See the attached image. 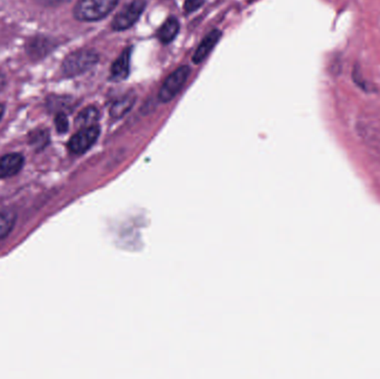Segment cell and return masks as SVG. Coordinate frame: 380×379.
I'll return each instance as SVG.
<instances>
[{
	"label": "cell",
	"instance_id": "1",
	"mask_svg": "<svg viewBox=\"0 0 380 379\" xmlns=\"http://www.w3.org/2000/svg\"><path fill=\"white\" fill-rule=\"evenodd\" d=\"M120 0H78L74 8L77 21H97L110 15Z\"/></svg>",
	"mask_w": 380,
	"mask_h": 379
},
{
	"label": "cell",
	"instance_id": "2",
	"mask_svg": "<svg viewBox=\"0 0 380 379\" xmlns=\"http://www.w3.org/2000/svg\"><path fill=\"white\" fill-rule=\"evenodd\" d=\"M98 61V53L89 49H80L70 53L63 61V71L68 77L78 76L93 68Z\"/></svg>",
	"mask_w": 380,
	"mask_h": 379
},
{
	"label": "cell",
	"instance_id": "3",
	"mask_svg": "<svg viewBox=\"0 0 380 379\" xmlns=\"http://www.w3.org/2000/svg\"><path fill=\"white\" fill-rule=\"evenodd\" d=\"M190 75V68L188 66L179 67L176 69L168 78L164 81L162 88L159 90V100L162 103H168L171 99L175 98L179 93L180 89L183 88L186 84L188 77Z\"/></svg>",
	"mask_w": 380,
	"mask_h": 379
},
{
	"label": "cell",
	"instance_id": "4",
	"mask_svg": "<svg viewBox=\"0 0 380 379\" xmlns=\"http://www.w3.org/2000/svg\"><path fill=\"white\" fill-rule=\"evenodd\" d=\"M146 7L144 0H134L130 5L125 6L112 21V27L114 31H122L130 28L139 19Z\"/></svg>",
	"mask_w": 380,
	"mask_h": 379
},
{
	"label": "cell",
	"instance_id": "5",
	"mask_svg": "<svg viewBox=\"0 0 380 379\" xmlns=\"http://www.w3.org/2000/svg\"><path fill=\"white\" fill-rule=\"evenodd\" d=\"M99 134H100V129L97 125L81 128L69 140V150L73 154H84L96 142V140H98Z\"/></svg>",
	"mask_w": 380,
	"mask_h": 379
},
{
	"label": "cell",
	"instance_id": "6",
	"mask_svg": "<svg viewBox=\"0 0 380 379\" xmlns=\"http://www.w3.org/2000/svg\"><path fill=\"white\" fill-rule=\"evenodd\" d=\"M25 164L23 155L13 152L0 158V178L11 177L21 172Z\"/></svg>",
	"mask_w": 380,
	"mask_h": 379
},
{
	"label": "cell",
	"instance_id": "7",
	"mask_svg": "<svg viewBox=\"0 0 380 379\" xmlns=\"http://www.w3.org/2000/svg\"><path fill=\"white\" fill-rule=\"evenodd\" d=\"M221 31H218V29H213V31L208 33L205 38L203 39V41L199 43L198 48L196 49L195 53H194V63L198 65V63L205 61L208 55L215 48V46L221 41Z\"/></svg>",
	"mask_w": 380,
	"mask_h": 379
},
{
	"label": "cell",
	"instance_id": "8",
	"mask_svg": "<svg viewBox=\"0 0 380 379\" xmlns=\"http://www.w3.org/2000/svg\"><path fill=\"white\" fill-rule=\"evenodd\" d=\"M53 41L47 37H33L27 43V53L33 61H38V59L43 58L47 56V53L53 49Z\"/></svg>",
	"mask_w": 380,
	"mask_h": 379
},
{
	"label": "cell",
	"instance_id": "9",
	"mask_svg": "<svg viewBox=\"0 0 380 379\" xmlns=\"http://www.w3.org/2000/svg\"><path fill=\"white\" fill-rule=\"evenodd\" d=\"M130 56H132V48L126 49L112 66V77L115 81H122L130 75Z\"/></svg>",
	"mask_w": 380,
	"mask_h": 379
},
{
	"label": "cell",
	"instance_id": "10",
	"mask_svg": "<svg viewBox=\"0 0 380 379\" xmlns=\"http://www.w3.org/2000/svg\"><path fill=\"white\" fill-rule=\"evenodd\" d=\"M179 21L176 18H169L158 31V37H159L160 41L164 43H171L176 38L178 33H179Z\"/></svg>",
	"mask_w": 380,
	"mask_h": 379
},
{
	"label": "cell",
	"instance_id": "11",
	"mask_svg": "<svg viewBox=\"0 0 380 379\" xmlns=\"http://www.w3.org/2000/svg\"><path fill=\"white\" fill-rule=\"evenodd\" d=\"M134 99L136 97L134 94H128L114 103L112 108H110V115H112V118L118 119L124 117L134 106Z\"/></svg>",
	"mask_w": 380,
	"mask_h": 379
},
{
	"label": "cell",
	"instance_id": "12",
	"mask_svg": "<svg viewBox=\"0 0 380 379\" xmlns=\"http://www.w3.org/2000/svg\"><path fill=\"white\" fill-rule=\"evenodd\" d=\"M16 212L14 210H0V240L11 234L16 224Z\"/></svg>",
	"mask_w": 380,
	"mask_h": 379
},
{
	"label": "cell",
	"instance_id": "13",
	"mask_svg": "<svg viewBox=\"0 0 380 379\" xmlns=\"http://www.w3.org/2000/svg\"><path fill=\"white\" fill-rule=\"evenodd\" d=\"M98 120V109L93 106H89L87 108L83 109L79 113L76 118V125L80 127V128H86V127L94 126Z\"/></svg>",
	"mask_w": 380,
	"mask_h": 379
},
{
	"label": "cell",
	"instance_id": "14",
	"mask_svg": "<svg viewBox=\"0 0 380 379\" xmlns=\"http://www.w3.org/2000/svg\"><path fill=\"white\" fill-rule=\"evenodd\" d=\"M29 142L33 150H43L49 144V133L46 129H37L29 135Z\"/></svg>",
	"mask_w": 380,
	"mask_h": 379
},
{
	"label": "cell",
	"instance_id": "15",
	"mask_svg": "<svg viewBox=\"0 0 380 379\" xmlns=\"http://www.w3.org/2000/svg\"><path fill=\"white\" fill-rule=\"evenodd\" d=\"M55 124H56L57 132L59 134H65L68 132L69 123L65 113H57L56 118H55Z\"/></svg>",
	"mask_w": 380,
	"mask_h": 379
},
{
	"label": "cell",
	"instance_id": "16",
	"mask_svg": "<svg viewBox=\"0 0 380 379\" xmlns=\"http://www.w3.org/2000/svg\"><path fill=\"white\" fill-rule=\"evenodd\" d=\"M68 99L60 98V97H53L48 100V107L51 110H58V113L63 112V108L68 106Z\"/></svg>",
	"mask_w": 380,
	"mask_h": 379
},
{
	"label": "cell",
	"instance_id": "17",
	"mask_svg": "<svg viewBox=\"0 0 380 379\" xmlns=\"http://www.w3.org/2000/svg\"><path fill=\"white\" fill-rule=\"evenodd\" d=\"M205 0H186L185 11L186 13H194L197 11L198 8H201L204 5Z\"/></svg>",
	"mask_w": 380,
	"mask_h": 379
},
{
	"label": "cell",
	"instance_id": "18",
	"mask_svg": "<svg viewBox=\"0 0 380 379\" xmlns=\"http://www.w3.org/2000/svg\"><path fill=\"white\" fill-rule=\"evenodd\" d=\"M37 3L41 4L43 6H56L60 4L68 1V0H35Z\"/></svg>",
	"mask_w": 380,
	"mask_h": 379
},
{
	"label": "cell",
	"instance_id": "19",
	"mask_svg": "<svg viewBox=\"0 0 380 379\" xmlns=\"http://www.w3.org/2000/svg\"><path fill=\"white\" fill-rule=\"evenodd\" d=\"M4 115V106L3 105H0V120H1V117H3Z\"/></svg>",
	"mask_w": 380,
	"mask_h": 379
},
{
	"label": "cell",
	"instance_id": "20",
	"mask_svg": "<svg viewBox=\"0 0 380 379\" xmlns=\"http://www.w3.org/2000/svg\"><path fill=\"white\" fill-rule=\"evenodd\" d=\"M4 85V79L3 77H1V75H0V89H1V87H3Z\"/></svg>",
	"mask_w": 380,
	"mask_h": 379
}]
</instances>
